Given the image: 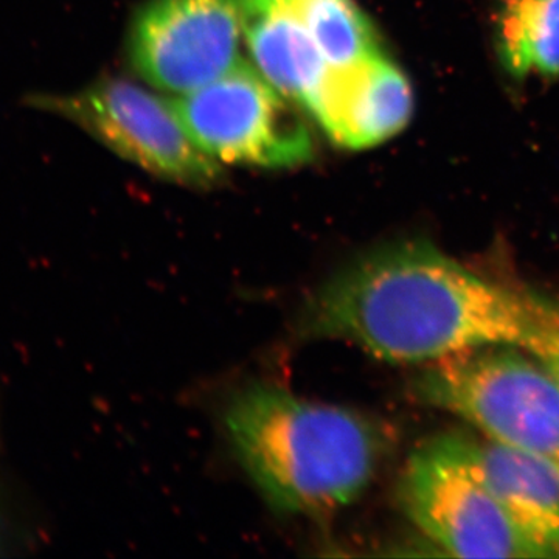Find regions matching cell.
Wrapping results in <instances>:
<instances>
[{
    "label": "cell",
    "mask_w": 559,
    "mask_h": 559,
    "mask_svg": "<svg viewBox=\"0 0 559 559\" xmlns=\"http://www.w3.org/2000/svg\"><path fill=\"white\" fill-rule=\"evenodd\" d=\"M536 293L492 282L428 241L392 242L323 280L296 336L344 341L382 362L426 367L491 345L525 348Z\"/></svg>",
    "instance_id": "obj_1"
},
{
    "label": "cell",
    "mask_w": 559,
    "mask_h": 559,
    "mask_svg": "<svg viewBox=\"0 0 559 559\" xmlns=\"http://www.w3.org/2000/svg\"><path fill=\"white\" fill-rule=\"evenodd\" d=\"M224 428L261 498L297 516H323L356 502L385 447L381 429L366 415L267 382L234 393Z\"/></svg>",
    "instance_id": "obj_2"
},
{
    "label": "cell",
    "mask_w": 559,
    "mask_h": 559,
    "mask_svg": "<svg viewBox=\"0 0 559 559\" xmlns=\"http://www.w3.org/2000/svg\"><path fill=\"white\" fill-rule=\"evenodd\" d=\"M414 392L469 423L485 440L559 471V382L527 349L491 345L430 364Z\"/></svg>",
    "instance_id": "obj_3"
},
{
    "label": "cell",
    "mask_w": 559,
    "mask_h": 559,
    "mask_svg": "<svg viewBox=\"0 0 559 559\" xmlns=\"http://www.w3.org/2000/svg\"><path fill=\"white\" fill-rule=\"evenodd\" d=\"M401 509L443 554L457 558H546L511 520L481 473L473 439L433 437L412 452L399 484Z\"/></svg>",
    "instance_id": "obj_4"
},
{
    "label": "cell",
    "mask_w": 559,
    "mask_h": 559,
    "mask_svg": "<svg viewBox=\"0 0 559 559\" xmlns=\"http://www.w3.org/2000/svg\"><path fill=\"white\" fill-rule=\"evenodd\" d=\"M28 108L72 121L121 159L194 189L223 180V168L200 148L175 102L130 80L105 76L73 94L25 95Z\"/></svg>",
    "instance_id": "obj_5"
},
{
    "label": "cell",
    "mask_w": 559,
    "mask_h": 559,
    "mask_svg": "<svg viewBox=\"0 0 559 559\" xmlns=\"http://www.w3.org/2000/svg\"><path fill=\"white\" fill-rule=\"evenodd\" d=\"M175 105L191 138L218 164L294 168L314 154L297 103L246 61L201 90L176 97Z\"/></svg>",
    "instance_id": "obj_6"
},
{
    "label": "cell",
    "mask_w": 559,
    "mask_h": 559,
    "mask_svg": "<svg viewBox=\"0 0 559 559\" xmlns=\"http://www.w3.org/2000/svg\"><path fill=\"white\" fill-rule=\"evenodd\" d=\"M240 0H150L135 14L128 57L140 79L176 97L241 61Z\"/></svg>",
    "instance_id": "obj_7"
},
{
    "label": "cell",
    "mask_w": 559,
    "mask_h": 559,
    "mask_svg": "<svg viewBox=\"0 0 559 559\" xmlns=\"http://www.w3.org/2000/svg\"><path fill=\"white\" fill-rule=\"evenodd\" d=\"M304 108L326 138L348 150H367L395 138L409 123V80L382 50L342 68H329Z\"/></svg>",
    "instance_id": "obj_8"
},
{
    "label": "cell",
    "mask_w": 559,
    "mask_h": 559,
    "mask_svg": "<svg viewBox=\"0 0 559 559\" xmlns=\"http://www.w3.org/2000/svg\"><path fill=\"white\" fill-rule=\"evenodd\" d=\"M250 60L275 90L304 106L329 70L290 0H240Z\"/></svg>",
    "instance_id": "obj_9"
},
{
    "label": "cell",
    "mask_w": 559,
    "mask_h": 559,
    "mask_svg": "<svg viewBox=\"0 0 559 559\" xmlns=\"http://www.w3.org/2000/svg\"><path fill=\"white\" fill-rule=\"evenodd\" d=\"M474 454L503 509L547 557L559 551V471L492 441L473 439Z\"/></svg>",
    "instance_id": "obj_10"
},
{
    "label": "cell",
    "mask_w": 559,
    "mask_h": 559,
    "mask_svg": "<svg viewBox=\"0 0 559 559\" xmlns=\"http://www.w3.org/2000/svg\"><path fill=\"white\" fill-rule=\"evenodd\" d=\"M499 49L513 75L559 76V0H503Z\"/></svg>",
    "instance_id": "obj_11"
},
{
    "label": "cell",
    "mask_w": 559,
    "mask_h": 559,
    "mask_svg": "<svg viewBox=\"0 0 559 559\" xmlns=\"http://www.w3.org/2000/svg\"><path fill=\"white\" fill-rule=\"evenodd\" d=\"M331 68L380 51L369 17L355 0H290Z\"/></svg>",
    "instance_id": "obj_12"
},
{
    "label": "cell",
    "mask_w": 559,
    "mask_h": 559,
    "mask_svg": "<svg viewBox=\"0 0 559 559\" xmlns=\"http://www.w3.org/2000/svg\"><path fill=\"white\" fill-rule=\"evenodd\" d=\"M559 382V300L536 294V325L525 348Z\"/></svg>",
    "instance_id": "obj_13"
},
{
    "label": "cell",
    "mask_w": 559,
    "mask_h": 559,
    "mask_svg": "<svg viewBox=\"0 0 559 559\" xmlns=\"http://www.w3.org/2000/svg\"><path fill=\"white\" fill-rule=\"evenodd\" d=\"M558 557H559V551H558Z\"/></svg>",
    "instance_id": "obj_14"
}]
</instances>
